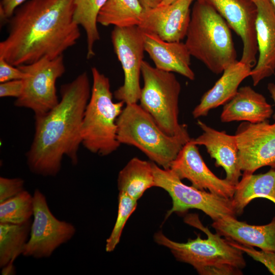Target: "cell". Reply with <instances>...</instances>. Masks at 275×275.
I'll return each mask as SVG.
<instances>
[{
  "instance_id": "6da1fadb",
  "label": "cell",
  "mask_w": 275,
  "mask_h": 275,
  "mask_svg": "<svg viewBox=\"0 0 275 275\" xmlns=\"http://www.w3.org/2000/svg\"><path fill=\"white\" fill-rule=\"evenodd\" d=\"M74 0H28L8 20L0 57L18 67L63 55L80 36Z\"/></svg>"
},
{
  "instance_id": "7a4b0ae2",
  "label": "cell",
  "mask_w": 275,
  "mask_h": 275,
  "mask_svg": "<svg viewBox=\"0 0 275 275\" xmlns=\"http://www.w3.org/2000/svg\"><path fill=\"white\" fill-rule=\"evenodd\" d=\"M91 93L90 79L84 72L61 86V100L56 106L42 116L35 117L34 136L26 153L31 172L56 176L64 156L73 165L78 163L82 121Z\"/></svg>"
},
{
  "instance_id": "3957f363",
  "label": "cell",
  "mask_w": 275,
  "mask_h": 275,
  "mask_svg": "<svg viewBox=\"0 0 275 275\" xmlns=\"http://www.w3.org/2000/svg\"><path fill=\"white\" fill-rule=\"evenodd\" d=\"M184 222L204 232L206 239L198 235L185 243L174 241L161 232L155 233V241L166 246L176 259L192 265L201 275H241L246 266L243 253L231 245L218 234L212 233L205 227L196 214H189Z\"/></svg>"
},
{
  "instance_id": "277c9868",
  "label": "cell",
  "mask_w": 275,
  "mask_h": 275,
  "mask_svg": "<svg viewBox=\"0 0 275 275\" xmlns=\"http://www.w3.org/2000/svg\"><path fill=\"white\" fill-rule=\"evenodd\" d=\"M185 44L191 55L219 74L237 61L230 27L210 5L195 1Z\"/></svg>"
},
{
  "instance_id": "5b68a950",
  "label": "cell",
  "mask_w": 275,
  "mask_h": 275,
  "mask_svg": "<svg viewBox=\"0 0 275 275\" xmlns=\"http://www.w3.org/2000/svg\"><path fill=\"white\" fill-rule=\"evenodd\" d=\"M116 124L121 145L136 147L164 169H170L183 146L191 140L189 133L177 136L166 134L138 103L125 104Z\"/></svg>"
},
{
  "instance_id": "8992f818",
  "label": "cell",
  "mask_w": 275,
  "mask_h": 275,
  "mask_svg": "<svg viewBox=\"0 0 275 275\" xmlns=\"http://www.w3.org/2000/svg\"><path fill=\"white\" fill-rule=\"evenodd\" d=\"M93 84L81 127V145L91 153L104 156L120 146L116 121L125 103L113 101L109 78L91 68Z\"/></svg>"
},
{
  "instance_id": "52a82bcc",
  "label": "cell",
  "mask_w": 275,
  "mask_h": 275,
  "mask_svg": "<svg viewBox=\"0 0 275 275\" xmlns=\"http://www.w3.org/2000/svg\"><path fill=\"white\" fill-rule=\"evenodd\" d=\"M141 75L144 85L139 99L141 106L166 134L177 136L188 133L187 126L179 122L181 87L174 73L158 69L144 60Z\"/></svg>"
},
{
  "instance_id": "ba28073f",
  "label": "cell",
  "mask_w": 275,
  "mask_h": 275,
  "mask_svg": "<svg viewBox=\"0 0 275 275\" xmlns=\"http://www.w3.org/2000/svg\"><path fill=\"white\" fill-rule=\"evenodd\" d=\"M155 187L167 191L172 199V207L166 217L173 213H183L190 209L200 210L213 221L223 217H236L232 199L184 184L170 169H164L152 162Z\"/></svg>"
},
{
  "instance_id": "9c48e42d",
  "label": "cell",
  "mask_w": 275,
  "mask_h": 275,
  "mask_svg": "<svg viewBox=\"0 0 275 275\" xmlns=\"http://www.w3.org/2000/svg\"><path fill=\"white\" fill-rule=\"evenodd\" d=\"M18 67L27 76L23 79L22 93L14 105L32 110L35 117L48 113L59 102L56 82L65 72L63 55L53 59L44 58Z\"/></svg>"
},
{
  "instance_id": "30bf717a",
  "label": "cell",
  "mask_w": 275,
  "mask_h": 275,
  "mask_svg": "<svg viewBox=\"0 0 275 275\" xmlns=\"http://www.w3.org/2000/svg\"><path fill=\"white\" fill-rule=\"evenodd\" d=\"M114 51L124 72V82L114 96L125 104L139 101L140 76L145 51L143 31L139 26L114 27L111 33Z\"/></svg>"
},
{
  "instance_id": "8fae6325",
  "label": "cell",
  "mask_w": 275,
  "mask_h": 275,
  "mask_svg": "<svg viewBox=\"0 0 275 275\" xmlns=\"http://www.w3.org/2000/svg\"><path fill=\"white\" fill-rule=\"evenodd\" d=\"M33 198L34 219L22 255L36 259L48 258L58 247L73 237L76 228L71 223L60 221L53 215L45 196L39 189L35 190Z\"/></svg>"
},
{
  "instance_id": "7c38bea8",
  "label": "cell",
  "mask_w": 275,
  "mask_h": 275,
  "mask_svg": "<svg viewBox=\"0 0 275 275\" xmlns=\"http://www.w3.org/2000/svg\"><path fill=\"white\" fill-rule=\"evenodd\" d=\"M235 135L241 171L253 174L263 167L275 169V123L243 122Z\"/></svg>"
},
{
  "instance_id": "4fadbf2b",
  "label": "cell",
  "mask_w": 275,
  "mask_h": 275,
  "mask_svg": "<svg viewBox=\"0 0 275 275\" xmlns=\"http://www.w3.org/2000/svg\"><path fill=\"white\" fill-rule=\"evenodd\" d=\"M211 6L240 37L243 50L240 61L252 68L258 52L256 31L257 8L252 0H195Z\"/></svg>"
},
{
  "instance_id": "5bb4252c",
  "label": "cell",
  "mask_w": 275,
  "mask_h": 275,
  "mask_svg": "<svg viewBox=\"0 0 275 275\" xmlns=\"http://www.w3.org/2000/svg\"><path fill=\"white\" fill-rule=\"evenodd\" d=\"M197 146L191 139L183 146L170 169L181 180L187 179L198 189H207L215 195L232 199L235 186L226 179L217 177L210 170Z\"/></svg>"
},
{
  "instance_id": "9a60e30c",
  "label": "cell",
  "mask_w": 275,
  "mask_h": 275,
  "mask_svg": "<svg viewBox=\"0 0 275 275\" xmlns=\"http://www.w3.org/2000/svg\"><path fill=\"white\" fill-rule=\"evenodd\" d=\"M195 0H176L170 4L146 9L139 28L169 42H180L186 35L190 21V6Z\"/></svg>"
},
{
  "instance_id": "2e32d148",
  "label": "cell",
  "mask_w": 275,
  "mask_h": 275,
  "mask_svg": "<svg viewBox=\"0 0 275 275\" xmlns=\"http://www.w3.org/2000/svg\"><path fill=\"white\" fill-rule=\"evenodd\" d=\"M197 124L202 133L191 139L197 145L204 146L216 167H222L226 172V179L236 186L242 176L238 160V148L235 135L219 131L208 126L200 120Z\"/></svg>"
},
{
  "instance_id": "e0dca14e",
  "label": "cell",
  "mask_w": 275,
  "mask_h": 275,
  "mask_svg": "<svg viewBox=\"0 0 275 275\" xmlns=\"http://www.w3.org/2000/svg\"><path fill=\"white\" fill-rule=\"evenodd\" d=\"M257 8L256 31L259 56L250 76L254 86L275 71V14L268 0H253Z\"/></svg>"
},
{
  "instance_id": "ac0fdd59",
  "label": "cell",
  "mask_w": 275,
  "mask_h": 275,
  "mask_svg": "<svg viewBox=\"0 0 275 275\" xmlns=\"http://www.w3.org/2000/svg\"><path fill=\"white\" fill-rule=\"evenodd\" d=\"M143 36L145 51L156 68L179 73L191 80L195 79V74L190 68L191 55L185 43L167 41L144 31Z\"/></svg>"
},
{
  "instance_id": "d6986e66",
  "label": "cell",
  "mask_w": 275,
  "mask_h": 275,
  "mask_svg": "<svg viewBox=\"0 0 275 275\" xmlns=\"http://www.w3.org/2000/svg\"><path fill=\"white\" fill-rule=\"evenodd\" d=\"M216 233L226 239L261 250L275 252V216L264 225H253L227 216L213 221Z\"/></svg>"
},
{
  "instance_id": "ffe728a7",
  "label": "cell",
  "mask_w": 275,
  "mask_h": 275,
  "mask_svg": "<svg viewBox=\"0 0 275 275\" xmlns=\"http://www.w3.org/2000/svg\"><path fill=\"white\" fill-rule=\"evenodd\" d=\"M252 68L239 61L227 67L214 85L202 97L200 103L194 108V118L206 116L209 112L225 105L236 94L240 83L250 76Z\"/></svg>"
},
{
  "instance_id": "44dd1931",
  "label": "cell",
  "mask_w": 275,
  "mask_h": 275,
  "mask_svg": "<svg viewBox=\"0 0 275 275\" xmlns=\"http://www.w3.org/2000/svg\"><path fill=\"white\" fill-rule=\"evenodd\" d=\"M273 113L271 105L265 97L250 86L238 89L235 96L223 107L222 122L243 121L259 123L269 119Z\"/></svg>"
},
{
  "instance_id": "7402d4cb",
  "label": "cell",
  "mask_w": 275,
  "mask_h": 275,
  "mask_svg": "<svg viewBox=\"0 0 275 275\" xmlns=\"http://www.w3.org/2000/svg\"><path fill=\"white\" fill-rule=\"evenodd\" d=\"M235 186L232 198L237 215L241 214L245 207L254 199H267L275 204V170L272 168L264 174L254 175L243 173Z\"/></svg>"
},
{
  "instance_id": "603a6c76",
  "label": "cell",
  "mask_w": 275,
  "mask_h": 275,
  "mask_svg": "<svg viewBox=\"0 0 275 275\" xmlns=\"http://www.w3.org/2000/svg\"><path fill=\"white\" fill-rule=\"evenodd\" d=\"M117 183L119 191L138 201L146 190L155 186L152 162L131 158L120 171Z\"/></svg>"
},
{
  "instance_id": "cb8c5ba5",
  "label": "cell",
  "mask_w": 275,
  "mask_h": 275,
  "mask_svg": "<svg viewBox=\"0 0 275 275\" xmlns=\"http://www.w3.org/2000/svg\"><path fill=\"white\" fill-rule=\"evenodd\" d=\"M144 8L139 0H106L97 16V23L107 26H139Z\"/></svg>"
},
{
  "instance_id": "d4e9b609",
  "label": "cell",
  "mask_w": 275,
  "mask_h": 275,
  "mask_svg": "<svg viewBox=\"0 0 275 275\" xmlns=\"http://www.w3.org/2000/svg\"><path fill=\"white\" fill-rule=\"evenodd\" d=\"M32 221L15 224L0 223V267H3L22 253L31 232Z\"/></svg>"
},
{
  "instance_id": "484cf974",
  "label": "cell",
  "mask_w": 275,
  "mask_h": 275,
  "mask_svg": "<svg viewBox=\"0 0 275 275\" xmlns=\"http://www.w3.org/2000/svg\"><path fill=\"white\" fill-rule=\"evenodd\" d=\"M106 0H74V20L85 30L87 40V59L95 54V43L100 39L97 28L98 13Z\"/></svg>"
},
{
  "instance_id": "4316f807",
  "label": "cell",
  "mask_w": 275,
  "mask_h": 275,
  "mask_svg": "<svg viewBox=\"0 0 275 275\" xmlns=\"http://www.w3.org/2000/svg\"><path fill=\"white\" fill-rule=\"evenodd\" d=\"M33 214V195L25 190L0 203V223H24L31 220Z\"/></svg>"
},
{
  "instance_id": "83f0119b",
  "label": "cell",
  "mask_w": 275,
  "mask_h": 275,
  "mask_svg": "<svg viewBox=\"0 0 275 275\" xmlns=\"http://www.w3.org/2000/svg\"><path fill=\"white\" fill-rule=\"evenodd\" d=\"M136 206V200L126 193L119 191L117 217L111 234L106 240V252H111L116 248L120 241L125 224Z\"/></svg>"
},
{
  "instance_id": "f1b7e54d",
  "label": "cell",
  "mask_w": 275,
  "mask_h": 275,
  "mask_svg": "<svg viewBox=\"0 0 275 275\" xmlns=\"http://www.w3.org/2000/svg\"><path fill=\"white\" fill-rule=\"evenodd\" d=\"M229 243L241 250L243 253L251 257L254 260L264 265L269 271L275 275V252L261 250L258 251L253 246L243 245L233 241L229 240Z\"/></svg>"
},
{
  "instance_id": "f546056e",
  "label": "cell",
  "mask_w": 275,
  "mask_h": 275,
  "mask_svg": "<svg viewBox=\"0 0 275 275\" xmlns=\"http://www.w3.org/2000/svg\"><path fill=\"white\" fill-rule=\"evenodd\" d=\"M24 180L20 178L0 177V203L17 195L24 189Z\"/></svg>"
},
{
  "instance_id": "4dcf8cb0",
  "label": "cell",
  "mask_w": 275,
  "mask_h": 275,
  "mask_svg": "<svg viewBox=\"0 0 275 275\" xmlns=\"http://www.w3.org/2000/svg\"><path fill=\"white\" fill-rule=\"evenodd\" d=\"M27 74L18 67L13 66L7 62L3 58L0 57V82L24 79Z\"/></svg>"
},
{
  "instance_id": "1f68e13d",
  "label": "cell",
  "mask_w": 275,
  "mask_h": 275,
  "mask_svg": "<svg viewBox=\"0 0 275 275\" xmlns=\"http://www.w3.org/2000/svg\"><path fill=\"white\" fill-rule=\"evenodd\" d=\"M24 88L23 79H16L1 82L0 84V97L19 98Z\"/></svg>"
},
{
  "instance_id": "d6a6232c",
  "label": "cell",
  "mask_w": 275,
  "mask_h": 275,
  "mask_svg": "<svg viewBox=\"0 0 275 275\" xmlns=\"http://www.w3.org/2000/svg\"><path fill=\"white\" fill-rule=\"evenodd\" d=\"M28 0H1L0 16L2 21L8 20L13 15L15 10Z\"/></svg>"
},
{
  "instance_id": "836d02e7",
  "label": "cell",
  "mask_w": 275,
  "mask_h": 275,
  "mask_svg": "<svg viewBox=\"0 0 275 275\" xmlns=\"http://www.w3.org/2000/svg\"><path fill=\"white\" fill-rule=\"evenodd\" d=\"M163 0H139L144 10L153 8L159 6Z\"/></svg>"
},
{
  "instance_id": "e575fe53",
  "label": "cell",
  "mask_w": 275,
  "mask_h": 275,
  "mask_svg": "<svg viewBox=\"0 0 275 275\" xmlns=\"http://www.w3.org/2000/svg\"><path fill=\"white\" fill-rule=\"evenodd\" d=\"M3 275H11L15 274V267L14 263H10L2 268Z\"/></svg>"
},
{
  "instance_id": "d590c367",
  "label": "cell",
  "mask_w": 275,
  "mask_h": 275,
  "mask_svg": "<svg viewBox=\"0 0 275 275\" xmlns=\"http://www.w3.org/2000/svg\"><path fill=\"white\" fill-rule=\"evenodd\" d=\"M267 89L271 95V98L273 100V101L274 102V105H275V84L273 83L268 84L267 86ZM274 116H275V113H274Z\"/></svg>"
},
{
  "instance_id": "8d00e7d4",
  "label": "cell",
  "mask_w": 275,
  "mask_h": 275,
  "mask_svg": "<svg viewBox=\"0 0 275 275\" xmlns=\"http://www.w3.org/2000/svg\"><path fill=\"white\" fill-rule=\"evenodd\" d=\"M176 0H163V2L159 6L167 5L174 2Z\"/></svg>"
},
{
  "instance_id": "74e56055",
  "label": "cell",
  "mask_w": 275,
  "mask_h": 275,
  "mask_svg": "<svg viewBox=\"0 0 275 275\" xmlns=\"http://www.w3.org/2000/svg\"><path fill=\"white\" fill-rule=\"evenodd\" d=\"M268 1L275 14V0H268Z\"/></svg>"
},
{
  "instance_id": "f35d334b",
  "label": "cell",
  "mask_w": 275,
  "mask_h": 275,
  "mask_svg": "<svg viewBox=\"0 0 275 275\" xmlns=\"http://www.w3.org/2000/svg\"><path fill=\"white\" fill-rule=\"evenodd\" d=\"M253 1V0H252Z\"/></svg>"
}]
</instances>
